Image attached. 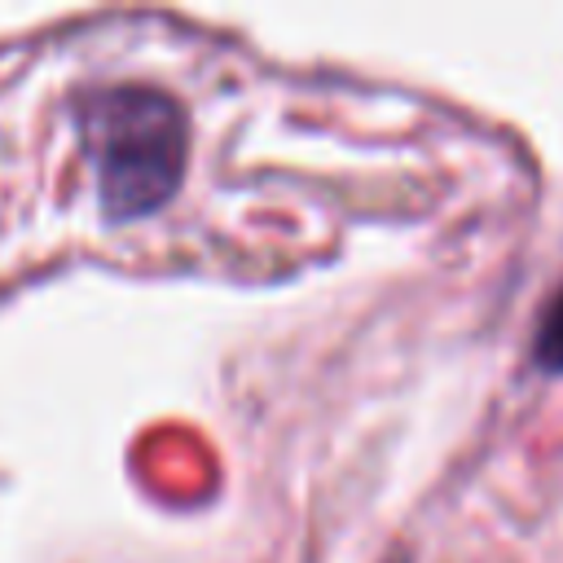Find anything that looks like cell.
Returning <instances> with one entry per match:
<instances>
[{
    "instance_id": "6da1fadb",
    "label": "cell",
    "mask_w": 563,
    "mask_h": 563,
    "mask_svg": "<svg viewBox=\"0 0 563 563\" xmlns=\"http://www.w3.org/2000/svg\"><path fill=\"white\" fill-rule=\"evenodd\" d=\"M75 123L110 224L154 216L176 198L189 163V123L176 97L150 84L92 88L75 106Z\"/></svg>"
},
{
    "instance_id": "7a4b0ae2",
    "label": "cell",
    "mask_w": 563,
    "mask_h": 563,
    "mask_svg": "<svg viewBox=\"0 0 563 563\" xmlns=\"http://www.w3.org/2000/svg\"><path fill=\"white\" fill-rule=\"evenodd\" d=\"M532 361H537L545 374H563V290L545 303V312H541V321H537Z\"/></svg>"
}]
</instances>
